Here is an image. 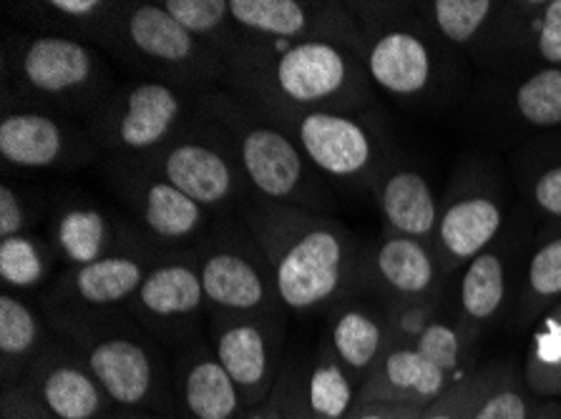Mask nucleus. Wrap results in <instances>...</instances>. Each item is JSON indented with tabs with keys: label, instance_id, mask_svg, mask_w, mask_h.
Returning a JSON list of instances; mask_svg holds the SVG:
<instances>
[{
	"label": "nucleus",
	"instance_id": "obj_1",
	"mask_svg": "<svg viewBox=\"0 0 561 419\" xmlns=\"http://www.w3.org/2000/svg\"><path fill=\"white\" fill-rule=\"evenodd\" d=\"M240 221L267 256L287 314H325L340 299L363 292L368 249L333 213L254 196Z\"/></svg>",
	"mask_w": 561,
	"mask_h": 419
},
{
	"label": "nucleus",
	"instance_id": "obj_2",
	"mask_svg": "<svg viewBox=\"0 0 561 419\" xmlns=\"http://www.w3.org/2000/svg\"><path fill=\"white\" fill-rule=\"evenodd\" d=\"M225 66L227 89L265 110L370 114L378 106L363 58L330 43H265L242 36Z\"/></svg>",
	"mask_w": 561,
	"mask_h": 419
},
{
	"label": "nucleus",
	"instance_id": "obj_3",
	"mask_svg": "<svg viewBox=\"0 0 561 419\" xmlns=\"http://www.w3.org/2000/svg\"><path fill=\"white\" fill-rule=\"evenodd\" d=\"M56 337L68 341L96 374L116 409L174 419L172 352L141 327L126 306L44 310Z\"/></svg>",
	"mask_w": 561,
	"mask_h": 419
},
{
	"label": "nucleus",
	"instance_id": "obj_4",
	"mask_svg": "<svg viewBox=\"0 0 561 419\" xmlns=\"http://www.w3.org/2000/svg\"><path fill=\"white\" fill-rule=\"evenodd\" d=\"M197 106L225 136L254 196L333 213L337 199L328 178L305 159L290 133L270 121L257 106L229 89L202 93Z\"/></svg>",
	"mask_w": 561,
	"mask_h": 419
},
{
	"label": "nucleus",
	"instance_id": "obj_5",
	"mask_svg": "<svg viewBox=\"0 0 561 419\" xmlns=\"http://www.w3.org/2000/svg\"><path fill=\"white\" fill-rule=\"evenodd\" d=\"M0 75L3 98L58 110L83 126L118 83L112 61L91 43L23 28L5 31Z\"/></svg>",
	"mask_w": 561,
	"mask_h": 419
},
{
	"label": "nucleus",
	"instance_id": "obj_6",
	"mask_svg": "<svg viewBox=\"0 0 561 419\" xmlns=\"http://www.w3.org/2000/svg\"><path fill=\"white\" fill-rule=\"evenodd\" d=\"M136 81H157L202 96L227 89V66L192 36L164 3H122L99 43Z\"/></svg>",
	"mask_w": 561,
	"mask_h": 419
},
{
	"label": "nucleus",
	"instance_id": "obj_7",
	"mask_svg": "<svg viewBox=\"0 0 561 419\" xmlns=\"http://www.w3.org/2000/svg\"><path fill=\"white\" fill-rule=\"evenodd\" d=\"M365 38V71L378 91L396 101L431 96L444 75L438 33L419 11V3H347Z\"/></svg>",
	"mask_w": 561,
	"mask_h": 419
},
{
	"label": "nucleus",
	"instance_id": "obj_8",
	"mask_svg": "<svg viewBox=\"0 0 561 419\" xmlns=\"http://www.w3.org/2000/svg\"><path fill=\"white\" fill-rule=\"evenodd\" d=\"M131 161H139L190 196L215 221L240 219L242 209L254 199L225 136L211 126L199 106L172 141L149 156Z\"/></svg>",
	"mask_w": 561,
	"mask_h": 419
},
{
	"label": "nucleus",
	"instance_id": "obj_9",
	"mask_svg": "<svg viewBox=\"0 0 561 419\" xmlns=\"http://www.w3.org/2000/svg\"><path fill=\"white\" fill-rule=\"evenodd\" d=\"M190 252L199 269L207 314H287L267 256L240 219L215 221L209 234Z\"/></svg>",
	"mask_w": 561,
	"mask_h": 419
},
{
	"label": "nucleus",
	"instance_id": "obj_10",
	"mask_svg": "<svg viewBox=\"0 0 561 419\" xmlns=\"http://www.w3.org/2000/svg\"><path fill=\"white\" fill-rule=\"evenodd\" d=\"M197 101L157 81H118L87 128L104 159H144L192 121Z\"/></svg>",
	"mask_w": 561,
	"mask_h": 419
},
{
	"label": "nucleus",
	"instance_id": "obj_11",
	"mask_svg": "<svg viewBox=\"0 0 561 419\" xmlns=\"http://www.w3.org/2000/svg\"><path fill=\"white\" fill-rule=\"evenodd\" d=\"M101 171L126 219L164 254H182L209 234L215 219L190 196L131 159H101Z\"/></svg>",
	"mask_w": 561,
	"mask_h": 419
},
{
	"label": "nucleus",
	"instance_id": "obj_12",
	"mask_svg": "<svg viewBox=\"0 0 561 419\" xmlns=\"http://www.w3.org/2000/svg\"><path fill=\"white\" fill-rule=\"evenodd\" d=\"M260 110L290 133L297 149L328 182L373 186L380 168L386 166V149L368 114Z\"/></svg>",
	"mask_w": 561,
	"mask_h": 419
},
{
	"label": "nucleus",
	"instance_id": "obj_13",
	"mask_svg": "<svg viewBox=\"0 0 561 419\" xmlns=\"http://www.w3.org/2000/svg\"><path fill=\"white\" fill-rule=\"evenodd\" d=\"M126 312L172 354L207 337V299L192 252L159 259L129 299Z\"/></svg>",
	"mask_w": 561,
	"mask_h": 419
},
{
	"label": "nucleus",
	"instance_id": "obj_14",
	"mask_svg": "<svg viewBox=\"0 0 561 419\" xmlns=\"http://www.w3.org/2000/svg\"><path fill=\"white\" fill-rule=\"evenodd\" d=\"M0 159L25 171H76L101 164V149L89 128L50 108L0 101Z\"/></svg>",
	"mask_w": 561,
	"mask_h": 419
},
{
	"label": "nucleus",
	"instance_id": "obj_15",
	"mask_svg": "<svg viewBox=\"0 0 561 419\" xmlns=\"http://www.w3.org/2000/svg\"><path fill=\"white\" fill-rule=\"evenodd\" d=\"M506 203L501 186L486 171H461L440 201L433 252L444 277L463 271L466 264L486 252L504 234Z\"/></svg>",
	"mask_w": 561,
	"mask_h": 419
},
{
	"label": "nucleus",
	"instance_id": "obj_16",
	"mask_svg": "<svg viewBox=\"0 0 561 419\" xmlns=\"http://www.w3.org/2000/svg\"><path fill=\"white\" fill-rule=\"evenodd\" d=\"M244 38L265 43H330L365 56V38L347 3L333 0H229Z\"/></svg>",
	"mask_w": 561,
	"mask_h": 419
},
{
	"label": "nucleus",
	"instance_id": "obj_17",
	"mask_svg": "<svg viewBox=\"0 0 561 419\" xmlns=\"http://www.w3.org/2000/svg\"><path fill=\"white\" fill-rule=\"evenodd\" d=\"M285 335L287 314H207V341L229 377L240 387L248 409L265 401L275 389L285 366Z\"/></svg>",
	"mask_w": 561,
	"mask_h": 419
},
{
	"label": "nucleus",
	"instance_id": "obj_18",
	"mask_svg": "<svg viewBox=\"0 0 561 419\" xmlns=\"http://www.w3.org/2000/svg\"><path fill=\"white\" fill-rule=\"evenodd\" d=\"M473 61L506 81L539 68H561V0L504 3Z\"/></svg>",
	"mask_w": 561,
	"mask_h": 419
},
{
	"label": "nucleus",
	"instance_id": "obj_19",
	"mask_svg": "<svg viewBox=\"0 0 561 419\" xmlns=\"http://www.w3.org/2000/svg\"><path fill=\"white\" fill-rule=\"evenodd\" d=\"M13 389L28 395L50 419H108L116 412L96 374L61 337H54Z\"/></svg>",
	"mask_w": 561,
	"mask_h": 419
},
{
	"label": "nucleus",
	"instance_id": "obj_20",
	"mask_svg": "<svg viewBox=\"0 0 561 419\" xmlns=\"http://www.w3.org/2000/svg\"><path fill=\"white\" fill-rule=\"evenodd\" d=\"M164 252L144 244L106 259L64 269L46 292L38 294L41 310H116L126 306L141 287L147 271Z\"/></svg>",
	"mask_w": 561,
	"mask_h": 419
},
{
	"label": "nucleus",
	"instance_id": "obj_21",
	"mask_svg": "<svg viewBox=\"0 0 561 419\" xmlns=\"http://www.w3.org/2000/svg\"><path fill=\"white\" fill-rule=\"evenodd\" d=\"M46 229V238L61 269L83 267V264L149 244L129 219L112 217L99 203L73 194H64L61 199L50 203Z\"/></svg>",
	"mask_w": 561,
	"mask_h": 419
},
{
	"label": "nucleus",
	"instance_id": "obj_22",
	"mask_svg": "<svg viewBox=\"0 0 561 419\" xmlns=\"http://www.w3.org/2000/svg\"><path fill=\"white\" fill-rule=\"evenodd\" d=\"M444 271L433 246L415 238L382 234L365 254L363 292H376L382 304L436 302L444 292Z\"/></svg>",
	"mask_w": 561,
	"mask_h": 419
},
{
	"label": "nucleus",
	"instance_id": "obj_23",
	"mask_svg": "<svg viewBox=\"0 0 561 419\" xmlns=\"http://www.w3.org/2000/svg\"><path fill=\"white\" fill-rule=\"evenodd\" d=\"M174 419H242V392L204 339L172 354Z\"/></svg>",
	"mask_w": 561,
	"mask_h": 419
},
{
	"label": "nucleus",
	"instance_id": "obj_24",
	"mask_svg": "<svg viewBox=\"0 0 561 419\" xmlns=\"http://www.w3.org/2000/svg\"><path fill=\"white\" fill-rule=\"evenodd\" d=\"M360 294L345 296L330 306L325 312V339H322V345L337 357V362L358 384H363L390 347L386 306L373 304Z\"/></svg>",
	"mask_w": 561,
	"mask_h": 419
},
{
	"label": "nucleus",
	"instance_id": "obj_25",
	"mask_svg": "<svg viewBox=\"0 0 561 419\" xmlns=\"http://www.w3.org/2000/svg\"><path fill=\"white\" fill-rule=\"evenodd\" d=\"M456 380L433 364L413 341L388 347L380 362L360 384L358 405H401V407H428L436 401Z\"/></svg>",
	"mask_w": 561,
	"mask_h": 419
},
{
	"label": "nucleus",
	"instance_id": "obj_26",
	"mask_svg": "<svg viewBox=\"0 0 561 419\" xmlns=\"http://www.w3.org/2000/svg\"><path fill=\"white\" fill-rule=\"evenodd\" d=\"M370 189L388 234L433 246L440 201L423 171L403 164L382 166Z\"/></svg>",
	"mask_w": 561,
	"mask_h": 419
},
{
	"label": "nucleus",
	"instance_id": "obj_27",
	"mask_svg": "<svg viewBox=\"0 0 561 419\" xmlns=\"http://www.w3.org/2000/svg\"><path fill=\"white\" fill-rule=\"evenodd\" d=\"M508 242L499 238L466 264L458 281V312L456 322L479 341V337L506 310L508 299Z\"/></svg>",
	"mask_w": 561,
	"mask_h": 419
},
{
	"label": "nucleus",
	"instance_id": "obj_28",
	"mask_svg": "<svg viewBox=\"0 0 561 419\" xmlns=\"http://www.w3.org/2000/svg\"><path fill=\"white\" fill-rule=\"evenodd\" d=\"M48 316L38 304L3 289L0 294V380L3 389L19 387L25 372L54 341Z\"/></svg>",
	"mask_w": 561,
	"mask_h": 419
},
{
	"label": "nucleus",
	"instance_id": "obj_29",
	"mask_svg": "<svg viewBox=\"0 0 561 419\" xmlns=\"http://www.w3.org/2000/svg\"><path fill=\"white\" fill-rule=\"evenodd\" d=\"M118 8L122 3L116 0H38L8 5V13L23 31L83 40L99 48Z\"/></svg>",
	"mask_w": 561,
	"mask_h": 419
},
{
	"label": "nucleus",
	"instance_id": "obj_30",
	"mask_svg": "<svg viewBox=\"0 0 561 419\" xmlns=\"http://www.w3.org/2000/svg\"><path fill=\"white\" fill-rule=\"evenodd\" d=\"M504 3L494 0H431V3H419V11L428 21L438 38L450 48L476 50L489 38L491 28L499 19Z\"/></svg>",
	"mask_w": 561,
	"mask_h": 419
},
{
	"label": "nucleus",
	"instance_id": "obj_31",
	"mask_svg": "<svg viewBox=\"0 0 561 419\" xmlns=\"http://www.w3.org/2000/svg\"><path fill=\"white\" fill-rule=\"evenodd\" d=\"M360 384L337 362V357L322 345L305 370L302 399L312 419H347L358 407Z\"/></svg>",
	"mask_w": 561,
	"mask_h": 419
},
{
	"label": "nucleus",
	"instance_id": "obj_32",
	"mask_svg": "<svg viewBox=\"0 0 561 419\" xmlns=\"http://www.w3.org/2000/svg\"><path fill=\"white\" fill-rule=\"evenodd\" d=\"M561 302V231L534 246L518 287L516 327H534L551 306Z\"/></svg>",
	"mask_w": 561,
	"mask_h": 419
},
{
	"label": "nucleus",
	"instance_id": "obj_33",
	"mask_svg": "<svg viewBox=\"0 0 561 419\" xmlns=\"http://www.w3.org/2000/svg\"><path fill=\"white\" fill-rule=\"evenodd\" d=\"M58 267L48 238L36 231L0 238V281L8 292H46Z\"/></svg>",
	"mask_w": 561,
	"mask_h": 419
},
{
	"label": "nucleus",
	"instance_id": "obj_34",
	"mask_svg": "<svg viewBox=\"0 0 561 419\" xmlns=\"http://www.w3.org/2000/svg\"><path fill=\"white\" fill-rule=\"evenodd\" d=\"M508 118L526 128H561V68H539L508 79Z\"/></svg>",
	"mask_w": 561,
	"mask_h": 419
},
{
	"label": "nucleus",
	"instance_id": "obj_35",
	"mask_svg": "<svg viewBox=\"0 0 561 419\" xmlns=\"http://www.w3.org/2000/svg\"><path fill=\"white\" fill-rule=\"evenodd\" d=\"M522 380L537 399L561 397V302L531 327Z\"/></svg>",
	"mask_w": 561,
	"mask_h": 419
},
{
	"label": "nucleus",
	"instance_id": "obj_36",
	"mask_svg": "<svg viewBox=\"0 0 561 419\" xmlns=\"http://www.w3.org/2000/svg\"><path fill=\"white\" fill-rule=\"evenodd\" d=\"M161 3L176 23H182L222 63L242 40V33L229 13V0H161Z\"/></svg>",
	"mask_w": 561,
	"mask_h": 419
},
{
	"label": "nucleus",
	"instance_id": "obj_37",
	"mask_svg": "<svg viewBox=\"0 0 561 419\" xmlns=\"http://www.w3.org/2000/svg\"><path fill=\"white\" fill-rule=\"evenodd\" d=\"M508 364H486L450 384L433 405L423 409L419 419H473L483 401L504 377Z\"/></svg>",
	"mask_w": 561,
	"mask_h": 419
},
{
	"label": "nucleus",
	"instance_id": "obj_38",
	"mask_svg": "<svg viewBox=\"0 0 561 419\" xmlns=\"http://www.w3.org/2000/svg\"><path fill=\"white\" fill-rule=\"evenodd\" d=\"M413 345L419 347L433 364H438L440 370L450 374L456 382L463 380L469 372H473L471 357H473L476 339L458 322H448L436 316V319L421 331V337L415 339Z\"/></svg>",
	"mask_w": 561,
	"mask_h": 419
},
{
	"label": "nucleus",
	"instance_id": "obj_39",
	"mask_svg": "<svg viewBox=\"0 0 561 419\" xmlns=\"http://www.w3.org/2000/svg\"><path fill=\"white\" fill-rule=\"evenodd\" d=\"M48 209L50 203L46 199L3 182L0 186V238L28 234L33 226L48 219Z\"/></svg>",
	"mask_w": 561,
	"mask_h": 419
},
{
	"label": "nucleus",
	"instance_id": "obj_40",
	"mask_svg": "<svg viewBox=\"0 0 561 419\" xmlns=\"http://www.w3.org/2000/svg\"><path fill=\"white\" fill-rule=\"evenodd\" d=\"M537 397L526 389L524 380L506 366L504 377L499 380L494 392L483 401L473 419H529Z\"/></svg>",
	"mask_w": 561,
	"mask_h": 419
},
{
	"label": "nucleus",
	"instance_id": "obj_41",
	"mask_svg": "<svg viewBox=\"0 0 561 419\" xmlns=\"http://www.w3.org/2000/svg\"><path fill=\"white\" fill-rule=\"evenodd\" d=\"M526 199L539 217L561 224V156L534 171L526 182Z\"/></svg>",
	"mask_w": 561,
	"mask_h": 419
},
{
	"label": "nucleus",
	"instance_id": "obj_42",
	"mask_svg": "<svg viewBox=\"0 0 561 419\" xmlns=\"http://www.w3.org/2000/svg\"><path fill=\"white\" fill-rule=\"evenodd\" d=\"M305 370L295 364H285L283 372H279L275 389L270 392V397L265 401H260L257 407H252L244 412L242 419H290V409H293V399L295 392L300 387Z\"/></svg>",
	"mask_w": 561,
	"mask_h": 419
},
{
	"label": "nucleus",
	"instance_id": "obj_43",
	"mask_svg": "<svg viewBox=\"0 0 561 419\" xmlns=\"http://www.w3.org/2000/svg\"><path fill=\"white\" fill-rule=\"evenodd\" d=\"M0 419H50L44 409L21 389H3L0 395Z\"/></svg>",
	"mask_w": 561,
	"mask_h": 419
},
{
	"label": "nucleus",
	"instance_id": "obj_44",
	"mask_svg": "<svg viewBox=\"0 0 561 419\" xmlns=\"http://www.w3.org/2000/svg\"><path fill=\"white\" fill-rule=\"evenodd\" d=\"M426 409V407H423ZM421 407H401V405H380V401H370V405H358L347 419H419Z\"/></svg>",
	"mask_w": 561,
	"mask_h": 419
},
{
	"label": "nucleus",
	"instance_id": "obj_45",
	"mask_svg": "<svg viewBox=\"0 0 561 419\" xmlns=\"http://www.w3.org/2000/svg\"><path fill=\"white\" fill-rule=\"evenodd\" d=\"M529 419H561V401L559 399H537L531 407Z\"/></svg>",
	"mask_w": 561,
	"mask_h": 419
},
{
	"label": "nucleus",
	"instance_id": "obj_46",
	"mask_svg": "<svg viewBox=\"0 0 561 419\" xmlns=\"http://www.w3.org/2000/svg\"><path fill=\"white\" fill-rule=\"evenodd\" d=\"M302 384H305V374H302V382L300 387L295 392V399H293V409H290V419H312L308 415V409H305V399H302Z\"/></svg>",
	"mask_w": 561,
	"mask_h": 419
},
{
	"label": "nucleus",
	"instance_id": "obj_47",
	"mask_svg": "<svg viewBox=\"0 0 561 419\" xmlns=\"http://www.w3.org/2000/svg\"><path fill=\"white\" fill-rule=\"evenodd\" d=\"M108 419H169L154 412H134V409H116V412Z\"/></svg>",
	"mask_w": 561,
	"mask_h": 419
}]
</instances>
